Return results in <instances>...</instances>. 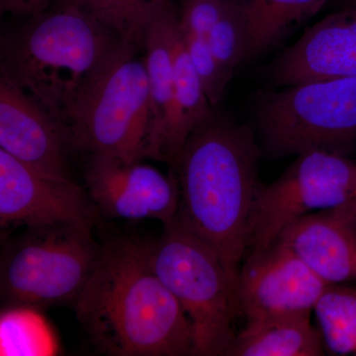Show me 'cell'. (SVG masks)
<instances>
[{
    "label": "cell",
    "mask_w": 356,
    "mask_h": 356,
    "mask_svg": "<svg viewBox=\"0 0 356 356\" xmlns=\"http://www.w3.org/2000/svg\"><path fill=\"white\" fill-rule=\"evenodd\" d=\"M27 18L1 35L0 79L31 95L67 128L91 84L128 44L83 0H55Z\"/></svg>",
    "instance_id": "cell-3"
},
{
    "label": "cell",
    "mask_w": 356,
    "mask_h": 356,
    "mask_svg": "<svg viewBox=\"0 0 356 356\" xmlns=\"http://www.w3.org/2000/svg\"><path fill=\"white\" fill-rule=\"evenodd\" d=\"M229 0H182L178 8L179 23L184 31L207 38L226 10Z\"/></svg>",
    "instance_id": "cell-23"
},
{
    "label": "cell",
    "mask_w": 356,
    "mask_h": 356,
    "mask_svg": "<svg viewBox=\"0 0 356 356\" xmlns=\"http://www.w3.org/2000/svg\"><path fill=\"white\" fill-rule=\"evenodd\" d=\"M140 50L126 46L76 105L67 124L74 152L147 159L153 113Z\"/></svg>",
    "instance_id": "cell-7"
},
{
    "label": "cell",
    "mask_w": 356,
    "mask_h": 356,
    "mask_svg": "<svg viewBox=\"0 0 356 356\" xmlns=\"http://www.w3.org/2000/svg\"><path fill=\"white\" fill-rule=\"evenodd\" d=\"M99 210L72 178L44 175L0 149V227L77 225L93 228Z\"/></svg>",
    "instance_id": "cell-9"
},
{
    "label": "cell",
    "mask_w": 356,
    "mask_h": 356,
    "mask_svg": "<svg viewBox=\"0 0 356 356\" xmlns=\"http://www.w3.org/2000/svg\"><path fill=\"white\" fill-rule=\"evenodd\" d=\"M173 69H175V120L166 149L165 163H170L179 153L189 135L216 112L206 95L186 44L179 16L172 29Z\"/></svg>",
    "instance_id": "cell-17"
},
{
    "label": "cell",
    "mask_w": 356,
    "mask_h": 356,
    "mask_svg": "<svg viewBox=\"0 0 356 356\" xmlns=\"http://www.w3.org/2000/svg\"><path fill=\"white\" fill-rule=\"evenodd\" d=\"M177 16L178 8L170 0L147 28L143 43L153 113L147 159L165 163L175 120L172 29Z\"/></svg>",
    "instance_id": "cell-15"
},
{
    "label": "cell",
    "mask_w": 356,
    "mask_h": 356,
    "mask_svg": "<svg viewBox=\"0 0 356 356\" xmlns=\"http://www.w3.org/2000/svg\"><path fill=\"white\" fill-rule=\"evenodd\" d=\"M149 252L151 243L131 238L102 245L95 270L74 306L99 353L193 355L191 322L156 275Z\"/></svg>",
    "instance_id": "cell-2"
},
{
    "label": "cell",
    "mask_w": 356,
    "mask_h": 356,
    "mask_svg": "<svg viewBox=\"0 0 356 356\" xmlns=\"http://www.w3.org/2000/svg\"><path fill=\"white\" fill-rule=\"evenodd\" d=\"M325 350L311 314H302L248 321L225 356H321Z\"/></svg>",
    "instance_id": "cell-16"
},
{
    "label": "cell",
    "mask_w": 356,
    "mask_h": 356,
    "mask_svg": "<svg viewBox=\"0 0 356 356\" xmlns=\"http://www.w3.org/2000/svg\"><path fill=\"white\" fill-rule=\"evenodd\" d=\"M262 154L252 126L216 110L170 163L179 186L175 220L216 252L236 289L264 186Z\"/></svg>",
    "instance_id": "cell-1"
},
{
    "label": "cell",
    "mask_w": 356,
    "mask_h": 356,
    "mask_svg": "<svg viewBox=\"0 0 356 356\" xmlns=\"http://www.w3.org/2000/svg\"><path fill=\"white\" fill-rule=\"evenodd\" d=\"M124 43L143 49L147 28L170 0H83Z\"/></svg>",
    "instance_id": "cell-20"
},
{
    "label": "cell",
    "mask_w": 356,
    "mask_h": 356,
    "mask_svg": "<svg viewBox=\"0 0 356 356\" xmlns=\"http://www.w3.org/2000/svg\"><path fill=\"white\" fill-rule=\"evenodd\" d=\"M313 312L325 350L334 355H356V287L327 285Z\"/></svg>",
    "instance_id": "cell-19"
},
{
    "label": "cell",
    "mask_w": 356,
    "mask_h": 356,
    "mask_svg": "<svg viewBox=\"0 0 356 356\" xmlns=\"http://www.w3.org/2000/svg\"><path fill=\"white\" fill-rule=\"evenodd\" d=\"M254 118L262 153L273 159L356 149V77L259 91Z\"/></svg>",
    "instance_id": "cell-4"
},
{
    "label": "cell",
    "mask_w": 356,
    "mask_h": 356,
    "mask_svg": "<svg viewBox=\"0 0 356 356\" xmlns=\"http://www.w3.org/2000/svg\"><path fill=\"white\" fill-rule=\"evenodd\" d=\"M344 3H346V6H350V4H355L356 3V0H343Z\"/></svg>",
    "instance_id": "cell-25"
},
{
    "label": "cell",
    "mask_w": 356,
    "mask_h": 356,
    "mask_svg": "<svg viewBox=\"0 0 356 356\" xmlns=\"http://www.w3.org/2000/svg\"><path fill=\"white\" fill-rule=\"evenodd\" d=\"M55 0H0V11L21 17H30L46 10Z\"/></svg>",
    "instance_id": "cell-24"
},
{
    "label": "cell",
    "mask_w": 356,
    "mask_h": 356,
    "mask_svg": "<svg viewBox=\"0 0 356 356\" xmlns=\"http://www.w3.org/2000/svg\"><path fill=\"white\" fill-rule=\"evenodd\" d=\"M208 42L222 69L232 79L247 54V30L236 0H229L210 32Z\"/></svg>",
    "instance_id": "cell-21"
},
{
    "label": "cell",
    "mask_w": 356,
    "mask_h": 356,
    "mask_svg": "<svg viewBox=\"0 0 356 356\" xmlns=\"http://www.w3.org/2000/svg\"><path fill=\"white\" fill-rule=\"evenodd\" d=\"M92 229L30 227L3 248L0 293L6 309L76 305L102 255Z\"/></svg>",
    "instance_id": "cell-6"
},
{
    "label": "cell",
    "mask_w": 356,
    "mask_h": 356,
    "mask_svg": "<svg viewBox=\"0 0 356 356\" xmlns=\"http://www.w3.org/2000/svg\"><path fill=\"white\" fill-rule=\"evenodd\" d=\"M327 284L356 280V199L291 222L278 236Z\"/></svg>",
    "instance_id": "cell-14"
},
{
    "label": "cell",
    "mask_w": 356,
    "mask_h": 356,
    "mask_svg": "<svg viewBox=\"0 0 356 356\" xmlns=\"http://www.w3.org/2000/svg\"><path fill=\"white\" fill-rule=\"evenodd\" d=\"M247 254L236 294L248 321L311 314L329 285L280 242Z\"/></svg>",
    "instance_id": "cell-11"
},
{
    "label": "cell",
    "mask_w": 356,
    "mask_h": 356,
    "mask_svg": "<svg viewBox=\"0 0 356 356\" xmlns=\"http://www.w3.org/2000/svg\"><path fill=\"white\" fill-rule=\"evenodd\" d=\"M152 266L188 318L193 355L222 356L236 337V284L216 252L177 220L151 243Z\"/></svg>",
    "instance_id": "cell-5"
},
{
    "label": "cell",
    "mask_w": 356,
    "mask_h": 356,
    "mask_svg": "<svg viewBox=\"0 0 356 356\" xmlns=\"http://www.w3.org/2000/svg\"><path fill=\"white\" fill-rule=\"evenodd\" d=\"M181 30L187 51L202 81L206 95L209 98L212 106L217 108L224 97L225 91L231 79L227 76L215 58L207 38L184 31L182 28Z\"/></svg>",
    "instance_id": "cell-22"
},
{
    "label": "cell",
    "mask_w": 356,
    "mask_h": 356,
    "mask_svg": "<svg viewBox=\"0 0 356 356\" xmlns=\"http://www.w3.org/2000/svg\"><path fill=\"white\" fill-rule=\"evenodd\" d=\"M0 149L37 172L70 179L69 130L22 89L0 79Z\"/></svg>",
    "instance_id": "cell-13"
},
{
    "label": "cell",
    "mask_w": 356,
    "mask_h": 356,
    "mask_svg": "<svg viewBox=\"0 0 356 356\" xmlns=\"http://www.w3.org/2000/svg\"><path fill=\"white\" fill-rule=\"evenodd\" d=\"M329 0H236L247 30L245 60L275 46L292 27L317 14Z\"/></svg>",
    "instance_id": "cell-18"
},
{
    "label": "cell",
    "mask_w": 356,
    "mask_h": 356,
    "mask_svg": "<svg viewBox=\"0 0 356 356\" xmlns=\"http://www.w3.org/2000/svg\"><path fill=\"white\" fill-rule=\"evenodd\" d=\"M86 189L105 216L124 220L175 221L179 186L170 168L165 175L142 161L107 154H89L83 172Z\"/></svg>",
    "instance_id": "cell-10"
},
{
    "label": "cell",
    "mask_w": 356,
    "mask_h": 356,
    "mask_svg": "<svg viewBox=\"0 0 356 356\" xmlns=\"http://www.w3.org/2000/svg\"><path fill=\"white\" fill-rule=\"evenodd\" d=\"M356 199V163L343 154L309 151L262 186L248 252L268 248L299 218Z\"/></svg>",
    "instance_id": "cell-8"
},
{
    "label": "cell",
    "mask_w": 356,
    "mask_h": 356,
    "mask_svg": "<svg viewBox=\"0 0 356 356\" xmlns=\"http://www.w3.org/2000/svg\"><path fill=\"white\" fill-rule=\"evenodd\" d=\"M261 76L275 88L356 77V3L316 23L266 65Z\"/></svg>",
    "instance_id": "cell-12"
}]
</instances>
